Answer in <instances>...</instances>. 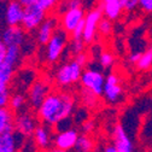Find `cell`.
Returning a JSON list of instances; mask_svg holds the SVG:
<instances>
[{
	"instance_id": "f1b7e54d",
	"label": "cell",
	"mask_w": 152,
	"mask_h": 152,
	"mask_svg": "<svg viewBox=\"0 0 152 152\" xmlns=\"http://www.w3.org/2000/svg\"><path fill=\"white\" fill-rule=\"evenodd\" d=\"M11 94L9 87H0V107H5L10 105Z\"/></svg>"
},
{
	"instance_id": "9a60e30c",
	"label": "cell",
	"mask_w": 152,
	"mask_h": 152,
	"mask_svg": "<svg viewBox=\"0 0 152 152\" xmlns=\"http://www.w3.org/2000/svg\"><path fill=\"white\" fill-rule=\"evenodd\" d=\"M33 138H34V142L37 146V148L47 151L50 150V147L52 146L53 141H54V137H53V132L51 129V126L44 123V124H37V127L35 128L34 133H33Z\"/></svg>"
},
{
	"instance_id": "30bf717a",
	"label": "cell",
	"mask_w": 152,
	"mask_h": 152,
	"mask_svg": "<svg viewBox=\"0 0 152 152\" xmlns=\"http://www.w3.org/2000/svg\"><path fill=\"white\" fill-rule=\"evenodd\" d=\"M50 94V85L44 80H37L31 83L28 91V102L34 109H39L46 97Z\"/></svg>"
},
{
	"instance_id": "83f0119b",
	"label": "cell",
	"mask_w": 152,
	"mask_h": 152,
	"mask_svg": "<svg viewBox=\"0 0 152 152\" xmlns=\"http://www.w3.org/2000/svg\"><path fill=\"white\" fill-rule=\"evenodd\" d=\"M62 0H37L36 4H39L44 10H46L47 12L53 11L57 6H59Z\"/></svg>"
},
{
	"instance_id": "ab89813d",
	"label": "cell",
	"mask_w": 152,
	"mask_h": 152,
	"mask_svg": "<svg viewBox=\"0 0 152 152\" xmlns=\"http://www.w3.org/2000/svg\"><path fill=\"white\" fill-rule=\"evenodd\" d=\"M20 1L24 5V6H29V5H33V4H36L37 0H20Z\"/></svg>"
},
{
	"instance_id": "603a6c76",
	"label": "cell",
	"mask_w": 152,
	"mask_h": 152,
	"mask_svg": "<svg viewBox=\"0 0 152 152\" xmlns=\"http://www.w3.org/2000/svg\"><path fill=\"white\" fill-rule=\"evenodd\" d=\"M26 97L21 93H17V94H13L10 99V106L12 110L15 111H22L26 106Z\"/></svg>"
},
{
	"instance_id": "ffe728a7",
	"label": "cell",
	"mask_w": 152,
	"mask_h": 152,
	"mask_svg": "<svg viewBox=\"0 0 152 152\" xmlns=\"http://www.w3.org/2000/svg\"><path fill=\"white\" fill-rule=\"evenodd\" d=\"M22 54H23V51L20 46H7L4 62H6L7 64L16 68L22 59Z\"/></svg>"
},
{
	"instance_id": "e575fe53",
	"label": "cell",
	"mask_w": 152,
	"mask_h": 152,
	"mask_svg": "<svg viewBox=\"0 0 152 152\" xmlns=\"http://www.w3.org/2000/svg\"><path fill=\"white\" fill-rule=\"evenodd\" d=\"M5 7H6V3L0 1V31L4 29L3 26L6 24L5 23Z\"/></svg>"
},
{
	"instance_id": "8fae6325",
	"label": "cell",
	"mask_w": 152,
	"mask_h": 152,
	"mask_svg": "<svg viewBox=\"0 0 152 152\" xmlns=\"http://www.w3.org/2000/svg\"><path fill=\"white\" fill-rule=\"evenodd\" d=\"M85 16H86V13H85L82 6L68 9L64 12H62L61 26L68 33H72L76 29V27L85 21Z\"/></svg>"
},
{
	"instance_id": "60d3db41",
	"label": "cell",
	"mask_w": 152,
	"mask_h": 152,
	"mask_svg": "<svg viewBox=\"0 0 152 152\" xmlns=\"http://www.w3.org/2000/svg\"><path fill=\"white\" fill-rule=\"evenodd\" d=\"M46 152H68V151H63V150H61V148L54 147V148H52V150H47Z\"/></svg>"
},
{
	"instance_id": "f35d334b",
	"label": "cell",
	"mask_w": 152,
	"mask_h": 152,
	"mask_svg": "<svg viewBox=\"0 0 152 152\" xmlns=\"http://www.w3.org/2000/svg\"><path fill=\"white\" fill-rule=\"evenodd\" d=\"M104 152H118V151H117L115 145H109V146H106L104 148Z\"/></svg>"
},
{
	"instance_id": "836d02e7",
	"label": "cell",
	"mask_w": 152,
	"mask_h": 152,
	"mask_svg": "<svg viewBox=\"0 0 152 152\" xmlns=\"http://www.w3.org/2000/svg\"><path fill=\"white\" fill-rule=\"evenodd\" d=\"M139 7L145 12H152V0H139Z\"/></svg>"
},
{
	"instance_id": "52a82bcc",
	"label": "cell",
	"mask_w": 152,
	"mask_h": 152,
	"mask_svg": "<svg viewBox=\"0 0 152 152\" xmlns=\"http://www.w3.org/2000/svg\"><path fill=\"white\" fill-rule=\"evenodd\" d=\"M103 11L100 7L92 9L85 16V28H83V40L86 44H91L97 36L98 26L103 18Z\"/></svg>"
},
{
	"instance_id": "4fadbf2b",
	"label": "cell",
	"mask_w": 152,
	"mask_h": 152,
	"mask_svg": "<svg viewBox=\"0 0 152 152\" xmlns=\"http://www.w3.org/2000/svg\"><path fill=\"white\" fill-rule=\"evenodd\" d=\"M37 127L36 117L31 112L28 111H20V113L15 117V129L20 132L24 137H30L35 128Z\"/></svg>"
},
{
	"instance_id": "74e56055",
	"label": "cell",
	"mask_w": 152,
	"mask_h": 152,
	"mask_svg": "<svg viewBox=\"0 0 152 152\" xmlns=\"http://www.w3.org/2000/svg\"><path fill=\"white\" fill-rule=\"evenodd\" d=\"M82 129H83L85 133H89V132L93 129V123H92V122H86V123H83Z\"/></svg>"
},
{
	"instance_id": "d6986e66",
	"label": "cell",
	"mask_w": 152,
	"mask_h": 152,
	"mask_svg": "<svg viewBox=\"0 0 152 152\" xmlns=\"http://www.w3.org/2000/svg\"><path fill=\"white\" fill-rule=\"evenodd\" d=\"M12 130H15L13 112L7 106L0 107V135Z\"/></svg>"
},
{
	"instance_id": "9c48e42d",
	"label": "cell",
	"mask_w": 152,
	"mask_h": 152,
	"mask_svg": "<svg viewBox=\"0 0 152 152\" xmlns=\"http://www.w3.org/2000/svg\"><path fill=\"white\" fill-rule=\"evenodd\" d=\"M58 18L56 16L46 17L44 22L35 30V41L40 46H45L53 36L56 30L58 29Z\"/></svg>"
},
{
	"instance_id": "7402d4cb",
	"label": "cell",
	"mask_w": 152,
	"mask_h": 152,
	"mask_svg": "<svg viewBox=\"0 0 152 152\" xmlns=\"http://www.w3.org/2000/svg\"><path fill=\"white\" fill-rule=\"evenodd\" d=\"M74 148L75 152H92L93 140L87 135H80Z\"/></svg>"
},
{
	"instance_id": "44dd1931",
	"label": "cell",
	"mask_w": 152,
	"mask_h": 152,
	"mask_svg": "<svg viewBox=\"0 0 152 152\" xmlns=\"http://www.w3.org/2000/svg\"><path fill=\"white\" fill-rule=\"evenodd\" d=\"M15 74V66L3 62L0 64V87H7Z\"/></svg>"
},
{
	"instance_id": "4dcf8cb0",
	"label": "cell",
	"mask_w": 152,
	"mask_h": 152,
	"mask_svg": "<svg viewBox=\"0 0 152 152\" xmlns=\"http://www.w3.org/2000/svg\"><path fill=\"white\" fill-rule=\"evenodd\" d=\"M82 6V3L81 0H63L62 1V12H64L65 10L68 9H71V7H80Z\"/></svg>"
},
{
	"instance_id": "5bb4252c",
	"label": "cell",
	"mask_w": 152,
	"mask_h": 152,
	"mask_svg": "<svg viewBox=\"0 0 152 152\" xmlns=\"http://www.w3.org/2000/svg\"><path fill=\"white\" fill-rule=\"evenodd\" d=\"M24 16V5L20 0H9L5 7L6 26H22Z\"/></svg>"
},
{
	"instance_id": "ac0fdd59",
	"label": "cell",
	"mask_w": 152,
	"mask_h": 152,
	"mask_svg": "<svg viewBox=\"0 0 152 152\" xmlns=\"http://www.w3.org/2000/svg\"><path fill=\"white\" fill-rule=\"evenodd\" d=\"M100 9L104 16L111 21L117 20L124 10L122 0H102Z\"/></svg>"
},
{
	"instance_id": "5b68a950",
	"label": "cell",
	"mask_w": 152,
	"mask_h": 152,
	"mask_svg": "<svg viewBox=\"0 0 152 152\" xmlns=\"http://www.w3.org/2000/svg\"><path fill=\"white\" fill-rule=\"evenodd\" d=\"M26 29L21 26H7L1 30V40L6 46H20L22 50L29 45Z\"/></svg>"
},
{
	"instance_id": "7bdbcfd3",
	"label": "cell",
	"mask_w": 152,
	"mask_h": 152,
	"mask_svg": "<svg viewBox=\"0 0 152 152\" xmlns=\"http://www.w3.org/2000/svg\"><path fill=\"white\" fill-rule=\"evenodd\" d=\"M0 1H1V3H7L9 0H0Z\"/></svg>"
},
{
	"instance_id": "7a4b0ae2",
	"label": "cell",
	"mask_w": 152,
	"mask_h": 152,
	"mask_svg": "<svg viewBox=\"0 0 152 152\" xmlns=\"http://www.w3.org/2000/svg\"><path fill=\"white\" fill-rule=\"evenodd\" d=\"M69 42V33L62 27L56 30L50 41L44 46L42 58L47 63H56L63 56Z\"/></svg>"
},
{
	"instance_id": "484cf974",
	"label": "cell",
	"mask_w": 152,
	"mask_h": 152,
	"mask_svg": "<svg viewBox=\"0 0 152 152\" xmlns=\"http://www.w3.org/2000/svg\"><path fill=\"white\" fill-rule=\"evenodd\" d=\"M113 61H115V59H113V56L110 52H102L99 54V64L104 69L111 68L112 64H113Z\"/></svg>"
},
{
	"instance_id": "3957f363",
	"label": "cell",
	"mask_w": 152,
	"mask_h": 152,
	"mask_svg": "<svg viewBox=\"0 0 152 152\" xmlns=\"http://www.w3.org/2000/svg\"><path fill=\"white\" fill-rule=\"evenodd\" d=\"M82 65L75 59L69 61L61 65L56 72V82L59 87H69L81 80L82 76Z\"/></svg>"
},
{
	"instance_id": "8d00e7d4",
	"label": "cell",
	"mask_w": 152,
	"mask_h": 152,
	"mask_svg": "<svg viewBox=\"0 0 152 152\" xmlns=\"http://www.w3.org/2000/svg\"><path fill=\"white\" fill-rule=\"evenodd\" d=\"M140 56H141V53L140 52H135V53H132L128 58H129V62L130 63H138V61L140 59Z\"/></svg>"
},
{
	"instance_id": "7c38bea8",
	"label": "cell",
	"mask_w": 152,
	"mask_h": 152,
	"mask_svg": "<svg viewBox=\"0 0 152 152\" xmlns=\"http://www.w3.org/2000/svg\"><path fill=\"white\" fill-rule=\"evenodd\" d=\"M24 135L16 129L0 135V152H18L24 144Z\"/></svg>"
},
{
	"instance_id": "6da1fadb",
	"label": "cell",
	"mask_w": 152,
	"mask_h": 152,
	"mask_svg": "<svg viewBox=\"0 0 152 152\" xmlns=\"http://www.w3.org/2000/svg\"><path fill=\"white\" fill-rule=\"evenodd\" d=\"M72 110L74 99L70 94L65 92H54L50 93L37 109V116L44 123L54 127L63 118L69 117Z\"/></svg>"
},
{
	"instance_id": "ba28073f",
	"label": "cell",
	"mask_w": 152,
	"mask_h": 152,
	"mask_svg": "<svg viewBox=\"0 0 152 152\" xmlns=\"http://www.w3.org/2000/svg\"><path fill=\"white\" fill-rule=\"evenodd\" d=\"M103 96H104L105 100L111 104H117L122 100L123 88L120 83V79L117 75H115V74L107 75V77L105 80V85H104Z\"/></svg>"
},
{
	"instance_id": "277c9868",
	"label": "cell",
	"mask_w": 152,
	"mask_h": 152,
	"mask_svg": "<svg viewBox=\"0 0 152 152\" xmlns=\"http://www.w3.org/2000/svg\"><path fill=\"white\" fill-rule=\"evenodd\" d=\"M47 11L44 10L39 4H33L24 6V16L22 21V27L27 31H35L44 20L47 17Z\"/></svg>"
},
{
	"instance_id": "e0dca14e",
	"label": "cell",
	"mask_w": 152,
	"mask_h": 152,
	"mask_svg": "<svg viewBox=\"0 0 152 152\" xmlns=\"http://www.w3.org/2000/svg\"><path fill=\"white\" fill-rule=\"evenodd\" d=\"M113 145L118 152H133V144L124 128L117 124L113 128Z\"/></svg>"
},
{
	"instance_id": "2e32d148",
	"label": "cell",
	"mask_w": 152,
	"mask_h": 152,
	"mask_svg": "<svg viewBox=\"0 0 152 152\" xmlns=\"http://www.w3.org/2000/svg\"><path fill=\"white\" fill-rule=\"evenodd\" d=\"M79 137H80L79 133L75 129L70 128V129H66L64 132L57 133V135H54L53 145H54V147L61 148L63 151H70L71 148L75 147Z\"/></svg>"
},
{
	"instance_id": "1f68e13d",
	"label": "cell",
	"mask_w": 152,
	"mask_h": 152,
	"mask_svg": "<svg viewBox=\"0 0 152 152\" xmlns=\"http://www.w3.org/2000/svg\"><path fill=\"white\" fill-rule=\"evenodd\" d=\"M122 4L126 11H133L139 6V0H122Z\"/></svg>"
},
{
	"instance_id": "f546056e",
	"label": "cell",
	"mask_w": 152,
	"mask_h": 152,
	"mask_svg": "<svg viewBox=\"0 0 152 152\" xmlns=\"http://www.w3.org/2000/svg\"><path fill=\"white\" fill-rule=\"evenodd\" d=\"M71 124H72V121L69 117H66V118H63L62 121H59L58 123L54 126V128H56V132L57 133H59V132H64L66 129H70L71 128Z\"/></svg>"
},
{
	"instance_id": "b9f144b4",
	"label": "cell",
	"mask_w": 152,
	"mask_h": 152,
	"mask_svg": "<svg viewBox=\"0 0 152 152\" xmlns=\"http://www.w3.org/2000/svg\"><path fill=\"white\" fill-rule=\"evenodd\" d=\"M4 45H5V44L3 42V40H1V35H0V48H1V47H3Z\"/></svg>"
},
{
	"instance_id": "8992f818",
	"label": "cell",
	"mask_w": 152,
	"mask_h": 152,
	"mask_svg": "<svg viewBox=\"0 0 152 152\" xmlns=\"http://www.w3.org/2000/svg\"><path fill=\"white\" fill-rule=\"evenodd\" d=\"M105 80L106 79L102 71L96 70V69H86L82 72L80 81L86 89L91 91L93 94H96L98 97L103 94Z\"/></svg>"
},
{
	"instance_id": "cb8c5ba5",
	"label": "cell",
	"mask_w": 152,
	"mask_h": 152,
	"mask_svg": "<svg viewBox=\"0 0 152 152\" xmlns=\"http://www.w3.org/2000/svg\"><path fill=\"white\" fill-rule=\"evenodd\" d=\"M137 65L141 70H146L152 66V48H148L144 53H141L140 59L138 61Z\"/></svg>"
},
{
	"instance_id": "d4e9b609",
	"label": "cell",
	"mask_w": 152,
	"mask_h": 152,
	"mask_svg": "<svg viewBox=\"0 0 152 152\" xmlns=\"http://www.w3.org/2000/svg\"><path fill=\"white\" fill-rule=\"evenodd\" d=\"M112 30V23H111V20L109 18H102L100 22H99V26H98V33L103 36H107Z\"/></svg>"
},
{
	"instance_id": "d590c367",
	"label": "cell",
	"mask_w": 152,
	"mask_h": 152,
	"mask_svg": "<svg viewBox=\"0 0 152 152\" xmlns=\"http://www.w3.org/2000/svg\"><path fill=\"white\" fill-rule=\"evenodd\" d=\"M74 59H75L76 62H79L82 66H85L86 63H87V56H86L83 52H81V53H79V54H76Z\"/></svg>"
},
{
	"instance_id": "4316f807",
	"label": "cell",
	"mask_w": 152,
	"mask_h": 152,
	"mask_svg": "<svg viewBox=\"0 0 152 152\" xmlns=\"http://www.w3.org/2000/svg\"><path fill=\"white\" fill-rule=\"evenodd\" d=\"M85 40L83 39H74L70 42V52L72 54H79L81 52H83V48H85Z\"/></svg>"
},
{
	"instance_id": "d6a6232c",
	"label": "cell",
	"mask_w": 152,
	"mask_h": 152,
	"mask_svg": "<svg viewBox=\"0 0 152 152\" xmlns=\"http://www.w3.org/2000/svg\"><path fill=\"white\" fill-rule=\"evenodd\" d=\"M83 28H85V21L82 23H80L76 27V29L71 33L74 39H83Z\"/></svg>"
}]
</instances>
